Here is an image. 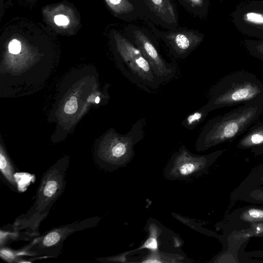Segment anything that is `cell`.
Returning a JSON list of instances; mask_svg holds the SVG:
<instances>
[{"mask_svg": "<svg viewBox=\"0 0 263 263\" xmlns=\"http://www.w3.org/2000/svg\"><path fill=\"white\" fill-rule=\"evenodd\" d=\"M68 167V161L61 160L43 174L33 205L26 214L16 218L13 224L18 238L28 240L40 236L41 222L64 190Z\"/></svg>", "mask_w": 263, "mask_h": 263, "instance_id": "obj_1", "label": "cell"}, {"mask_svg": "<svg viewBox=\"0 0 263 263\" xmlns=\"http://www.w3.org/2000/svg\"><path fill=\"white\" fill-rule=\"evenodd\" d=\"M263 111V98L242 104L236 108L209 120L196 141V148L205 151L231 141L255 122Z\"/></svg>", "mask_w": 263, "mask_h": 263, "instance_id": "obj_2", "label": "cell"}, {"mask_svg": "<svg viewBox=\"0 0 263 263\" xmlns=\"http://www.w3.org/2000/svg\"><path fill=\"white\" fill-rule=\"evenodd\" d=\"M263 98V84L252 73L239 71L227 75L211 89L203 106L210 111Z\"/></svg>", "mask_w": 263, "mask_h": 263, "instance_id": "obj_3", "label": "cell"}, {"mask_svg": "<svg viewBox=\"0 0 263 263\" xmlns=\"http://www.w3.org/2000/svg\"><path fill=\"white\" fill-rule=\"evenodd\" d=\"M121 68L133 84L149 92L162 84L141 51L130 40L118 32L113 33Z\"/></svg>", "mask_w": 263, "mask_h": 263, "instance_id": "obj_4", "label": "cell"}, {"mask_svg": "<svg viewBox=\"0 0 263 263\" xmlns=\"http://www.w3.org/2000/svg\"><path fill=\"white\" fill-rule=\"evenodd\" d=\"M100 219L99 217H91L53 228L34 238L16 252L15 256L56 258L60 255L63 243L69 236L76 232L95 227Z\"/></svg>", "mask_w": 263, "mask_h": 263, "instance_id": "obj_5", "label": "cell"}, {"mask_svg": "<svg viewBox=\"0 0 263 263\" xmlns=\"http://www.w3.org/2000/svg\"><path fill=\"white\" fill-rule=\"evenodd\" d=\"M146 120L141 118L135 122L125 135L114 133L106 145L101 159L105 167L113 168L129 162L134 155L135 145L144 135Z\"/></svg>", "mask_w": 263, "mask_h": 263, "instance_id": "obj_6", "label": "cell"}, {"mask_svg": "<svg viewBox=\"0 0 263 263\" xmlns=\"http://www.w3.org/2000/svg\"><path fill=\"white\" fill-rule=\"evenodd\" d=\"M220 149L205 155H196L182 146L170 160V174L178 178L188 177L195 173L205 171L224 152Z\"/></svg>", "mask_w": 263, "mask_h": 263, "instance_id": "obj_7", "label": "cell"}, {"mask_svg": "<svg viewBox=\"0 0 263 263\" xmlns=\"http://www.w3.org/2000/svg\"><path fill=\"white\" fill-rule=\"evenodd\" d=\"M130 33V41L141 51L161 82L171 80L175 74V69L161 56L154 43L140 29L133 28Z\"/></svg>", "mask_w": 263, "mask_h": 263, "instance_id": "obj_8", "label": "cell"}, {"mask_svg": "<svg viewBox=\"0 0 263 263\" xmlns=\"http://www.w3.org/2000/svg\"><path fill=\"white\" fill-rule=\"evenodd\" d=\"M152 30L163 40L174 56L178 58L188 56L203 39L202 34L192 29L176 28L162 31L152 27Z\"/></svg>", "mask_w": 263, "mask_h": 263, "instance_id": "obj_9", "label": "cell"}, {"mask_svg": "<svg viewBox=\"0 0 263 263\" xmlns=\"http://www.w3.org/2000/svg\"><path fill=\"white\" fill-rule=\"evenodd\" d=\"M42 13L46 22L58 32L72 33L80 24L74 10L63 4L47 6Z\"/></svg>", "mask_w": 263, "mask_h": 263, "instance_id": "obj_10", "label": "cell"}, {"mask_svg": "<svg viewBox=\"0 0 263 263\" xmlns=\"http://www.w3.org/2000/svg\"><path fill=\"white\" fill-rule=\"evenodd\" d=\"M263 222V207L248 205L233 211L228 216L226 232L245 229L254 223Z\"/></svg>", "mask_w": 263, "mask_h": 263, "instance_id": "obj_11", "label": "cell"}, {"mask_svg": "<svg viewBox=\"0 0 263 263\" xmlns=\"http://www.w3.org/2000/svg\"><path fill=\"white\" fill-rule=\"evenodd\" d=\"M162 26L171 30L178 25L177 12L173 0H143Z\"/></svg>", "mask_w": 263, "mask_h": 263, "instance_id": "obj_12", "label": "cell"}, {"mask_svg": "<svg viewBox=\"0 0 263 263\" xmlns=\"http://www.w3.org/2000/svg\"><path fill=\"white\" fill-rule=\"evenodd\" d=\"M239 148L250 149L255 155L263 154V121L254 125L237 144Z\"/></svg>", "mask_w": 263, "mask_h": 263, "instance_id": "obj_13", "label": "cell"}, {"mask_svg": "<svg viewBox=\"0 0 263 263\" xmlns=\"http://www.w3.org/2000/svg\"><path fill=\"white\" fill-rule=\"evenodd\" d=\"M232 201H242L253 204H263L262 185H239L230 195Z\"/></svg>", "mask_w": 263, "mask_h": 263, "instance_id": "obj_14", "label": "cell"}, {"mask_svg": "<svg viewBox=\"0 0 263 263\" xmlns=\"http://www.w3.org/2000/svg\"><path fill=\"white\" fill-rule=\"evenodd\" d=\"M257 237L252 225L245 229L234 230L228 232L227 238L228 251L236 252L243 243L247 242L252 237Z\"/></svg>", "mask_w": 263, "mask_h": 263, "instance_id": "obj_15", "label": "cell"}, {"mask_svg": "<svg viewBox=\"0 0 263 263\" xmlns=\"http://www.w3.org/2000/svg\"><path fill=\"white\" fill-rule=\"evenodd\" d=\"M0 170L5 180L9 185L12 189H17L16 169L2 149L0 153Z\"/></svg>", "mask_w": 263, "mask_h": 263, "instance_id": "obj_16", "label": "cell"}, {"mask_svg": "<svg viewBox=\"0 0 263 263\" xmlns=\"http://www.w3.org/2000/svg\"><path fill=\"white\" fill-rule=\"evenodd\" d=\"M210 111L203 106L189 115L182 121V125L187 130H193L206 118Z\"/></svg>", "mask_w": 263, "mask_h": 263, "instance_id": "obj_17", "label": "cell"}, {"mask_svg": "<svg viewBox=\"0 0 263 263\" xmlns=\"http://www.w3.org/2000/svg\"><path fill=\"white\" fill-rule=\"evenodd\" d=\"M110 9L117 16L129 14L135 11L129 0H104Z\"/></svg>", "mask_w": 263, "mask_h": 263, "instance_id": "obj_18", "label": "cell"}, {"mask_svg": "<svg viewBox=\"0 0 263 263\" xmlns=\"http://www.w3.org/2000/svg\"><path fill=\"white\" fill-rule=\"evenodd\" d=\"M184 8L195 16H201L204 14L206 0H177Z\"/></svg>", "mask_w": 263, "mask_h": 263, "instance_id": "obj_19", "label": "cell"}, {"mask_svg": "<svg viewBox=\"0 0 263 263\" xmlns=\"http://www.w3.org/2000/svg\"><path fill=\"white\" fill-rule=\"evenodd\" d=\"M240 184L243 185H262L263 163L254 168Z\"/></svg>", "mask_w": 263, "mask_h": 263, "instance_id": "obj_20", "label": "cell"}, {"mask_svg": "<svg viewBox=\"0 0 263 263\" xmlns=\"http://www.w3.org/2000/svg\"><path fill=\"white\" fill-rule=\"evenodd\" d=\"M244 18L248 22L255 25H263V13L251 12L245 15Z\"/></svg>", "mask_w": 263, "mask_h": 263, "instance_id": "obj_21", "label": "cell"}, {"mask_svg": "<svg viewBox=\"0 0 263 263\" xmlns=\"http://www.w3.org/2000/svg\"><path fill=\"white\" fill-rule=\"evenodd\" d=\"M78 107L77 98L74 96H72L65 103L64 110L67 114H72L77 111Z\"/></svg>", "mask_w": 263, "mask_h": 263, "instance_id": "obj_22", "label": "cell"}, {"mask_svg": "<svg viewBox=\"0 0 263 263\" xmlns=\"http://www.w3.org/2000/svg\"><path fill=\"white\" fill-rule=\"evenodd\" d=\"M22 48V42L17 39H14L10 41L8 46L9 52L12 54L19 53L21 51Z\"/></svg>", "mask_w": 263, "mask_h": 263, "instance_id": "obj_23", "label": "cell"}, {"mask_svg": "<svg viewBox=\"0 0 263 263\" xmlns=\"http://www.w3.org/2000/svg\"><path fill=\"white\" fill-rule=\"evenodd\" d=\"M158 247L156 235H151V236L145 241L143 248L148 249L152 251H157Z\"/></svg>", "mask_w": 263, "mask_h": 263, "instance_id": "obj_24", "label": "cell"}, {"mask_svg": "<svg viewBox=\"0 0 263 263\" xmlns=\"http://www.w3.org/2000/svg\"><path fill=\"white\" fill-rule=\"evenodd\" d=\"M246 256L249 257L263 258V250H256L246 252Z\"/></svg>", "mask_w": 263, "mask_h": 263, "instance_id": "obj_25", "label": "cell"}, {"mask_svg": "<svg viewBox=\"0 0 263 263\" xmlns=\"http://www.w3.org/2000/svg\"><path fill=\"white\" fill-rule=\"evenodd\" d=\"M255 49L259 54L263 56V42L258 44L256 46Z\"/></svg>", "mask_w": 263, "mask_h": 263, "instance_id": "obj_26", "label": "cell"}, {"mask_svg": "<svg viewBox=\"0 0 263 263\" xmlns=\"http://www.w3.org/2000/svg\"><path fill=\"white\" fill-rule=\"evenodd\" d=\"M3 0H1V17L2 16V9H3Z\"/></svg>", "mask_w": 263, "mask_h": 263, "instance_id": "obj_27", "label": "cell"}, {"mask_svg": "<svg viewBox=\"0 0 263 263\" xmlns=\"http://www.w3.org/2000/svg\"><path fill=\"white\" fill-rule=\"evenodd\" d=\"M100 99L99 97H97V98L95 99V102L96 103H99L100 102Z\"/></svg>", "mask_w": 263, "mask_h": 263, "instance_id": "obj_28", "label": "cell"}, {"mask_svg": "<svg viewBox=\"0 0 263 263\" xmlns=\"http://www.w3.org/2000/svg\"><path fill=\"white\" fill-rule=\"evenodd\" d=\"M138 1H140V0H138Z\"/></svg>", "mask_w": 263, "mask_h": 263, "instance_id": "obj_29", "label": "cell"}]
</instances>
